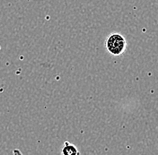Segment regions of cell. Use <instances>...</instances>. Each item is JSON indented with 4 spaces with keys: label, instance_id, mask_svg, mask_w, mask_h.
<instances>
[{
    "label": "cell",
    "instance_id": "1",
    "mask_svg": "<svg viewBox=\"0 0 158 155\" xmlns=\"http://www.w3.org/2000/svg\"><path fill=\"white\" fill-rule=\"evenodd\" d=\"M105 47L109 53L112 56H120L127 48V41L119 33H111L105 41Z\"/></svg>",
    "mask_w": 158,
    "mask_h": 155
},
{
    "label": "cell",
    "instance_id": "2",
    "mask_svg": "<svg viewBox=\"0 0 158 155\" xmlns=\"http://www.w3.org/2000/svg\"><path fill=\"white\" fill-rule=\"evenodd\" d=\"M62 155H80L77 146L71 145L69 142L65 143V145L62 148Z\"/></svg>",
    "mask_w": 158,
    "mask_h": 155
}]
</instances>
